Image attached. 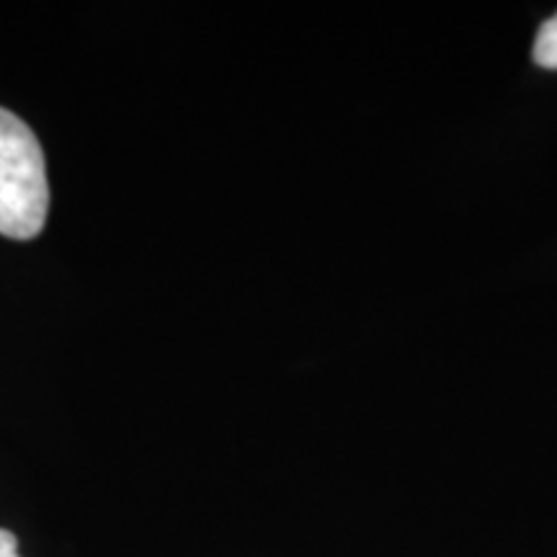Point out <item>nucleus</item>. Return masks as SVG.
Wrapping results in <instances>:
<instances>
[{"label": "nucleus", "mask_w": 557, "mask_h": 557, "mask_svg": "<svg viewBox=\"0 0 557 557\" xmlns=\"http://www.w3.org/2000/svg\"><path fill=\"white\" fill-rule=\"evenodd\" d=\"M50 212L45 152L29 124L0 109V235L32 240Z\"/></svg>", "instance_id": "f257e3e1"}, {"label": "nucleus", "mask_w": 557, "mask_h": 557, "mask_svg": "<svg viewBox=\"0 0 557 557\" xmlns=\"http://www.w3.org/2000/svg\"><path fill=\"white\" fill-rule=\"evenodd\" d=\"M534 62L545 70H557V13L540 26L534 39Z\"/></svg>", "instance_id": "f03ea898"}, {"label": "nucleus", "mask_w": 557, "mask_h": 557, "mask_svg": "<svg viewBox=\"0 0 557 557\" xmlns=\"http://www.w3.org/2000/svg\"><path fill=\"white\" fill-rule=\"evenodd\" d=\"M0 557H18V542L9 529H0Z\"/></svg>", "instance_id": "7ed1b4c3"}]
</instances>
